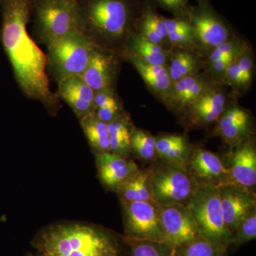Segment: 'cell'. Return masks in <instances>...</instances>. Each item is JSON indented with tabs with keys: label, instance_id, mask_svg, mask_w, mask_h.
<instances>
[{
	"label": "cell",
	"instance_id": "cell-20",
	"mask_svg": "<svg viewBox=\"0 0 256 256\" xmlns=\"http://www.w3.org/2000/svg\"><path fill=\"white\" fill-rule=\"evenodd\" d=\"M124 56L126 57L136 68L152 94L165 104L172 86L168 68L146 64L130 54H124Z\"/></svg>",
	"mask_w": 256,
	"mask_h": 256
},
{
	"label": "cell",
	"instance_id": "cell-9",
	"mask_svg": "<svg viewBox=\"0 0 256 256\" xmlns=\"http://www.w3.org/2000/svg\"><path fill=\"white\" fill-rule=\"evenodd\" d=\"M124 214V236L141 240L165 242L156 202H121Z\"/></svg>",
	"mask_w": 256,
	"mask_h": 256
},
{
	"label": "cell",
	"instance_id": "cell-10",
	"mask_svg": "<svg viewBox=\"0 0 256 256\" xmlns=\"http://www.w3.org/2000/svg\"><path fill=\"white\" fill-rule=\"evenodd\" d=\"M160 207V217L165 242L175 250L200 236L196 222L188 205L182 204Z\"/></svg>",
	"mask_w": 256,
	"mask_h": 256
},
{
	"label": "cell",
	"instance_id": "cell-5",
	"mask_svg": "<svg viewBox=\"0 0 256 256\" xmlns=\"http://www.w3.org/2000/svg\"><path fill=\"white\" fill-rule=\"evenodd\" d=\"M95 44L82 31L74 32L47 46V67L57 82L84 73Z\"/></svg>",
	"mask_w": 256,
	"mask_h": 256
},
{
	"label": "cell",
	"instance_id": "cell-35",
	"mask_svg": "<svg viewBox=\"0 0 256 256\" xmlns=\"http://www.w3.org/2000/svg\"><path fill=\"white\" fill-rule=\"evenodd\" d=\"M26 256H44L42 255V254H36V255H34V254H28V255H26Z\"/></svg>",
	"mask_w": 256,
	"mask_h": 256
},
{
	"label": "cell",
	"instance_id": "cell-11",
	"mask_svg": "<svg viewBox=\"0 0 256 256\" xmlns=\"http://www.w3.org/2000/svg\"><path fill=\"white\" fill-rule=\"evenodd\" d=\"M224 220L230 233L256 208L255 192L232 182L218 186Z\"/></svg>",
	"mask_w": 256,
	"mask_h": 256
},
{
	"label": "cell",
	"instance_id": "cell-7",
	"mask_svg": "<svg viewBox=\"0 0 256 256\" xmlns=\"http://www.w3.org/2000/svg\"><path fill=\"white\" fill-rule=\"evenodd\" d=\"M186 205L194 218L200 235L229 248L232 233L224 222L218 186L198 185Z\"/></svg>",
	"mask_w": 256,
	"mask_h": 256
},
{
	"label": "cell",
	"instance_id": "cell-1",
	"mask_svg": "<svg viewBox=\"0 0 256 256\" xmlns=\"http://www.w3.org/2000/svg\"><path fill=\"white\" fill-rule=\"evenodd\" d=\"M34 0H0V38L24 95L41 102L52 116L62 107L52 92L46 73L47 57L28 34Z\"/></svg>",
	"mask_w": 256,
	"mask_h": 256
},
{
	"label": "cell",
	"instance_id": "cell-23",
	"mask_svg": "<svg viewBox=\"0 0 256 256\" xmlns=\"http://www.w3.org/2000/svg\"><path fill=\"white\" fill-rule=\"evenodd\" d=\"M172 52V50H165L134 32L128 40L124 55L130 54L146 64L168 67Z\"/></svg>",
	"mask_w": 256,
	"mask_h": 256
},
{
	"label": "cell",
	"instance_id": "cell-6",
	"mask_svg": "<svg viewBox=\"0 0 256 256\" xmlns=\"http://www.w3.org/2000/svg\"><path fill=\"white\" fill-rule=\"evenodd\" d=\"M186 16L193 30L195 50L202 57H206L234 35L228 22L210 0H196V4L188 6Z\"/></svg>",
	"mask_w": 256,
	"mask_h": 256
},
{
	"label": "cell",
	"instance_id": "cell-15",
	"mask_svg": "<svg viewBox=\"0 0 256 256\" xmlns=\"http://www.w3.org/2000/svg\"><path fill=\"white\" fill-rule=\"evenodd\" d=\"M216 84L184 111L188 124L203 128L216 122L230 104L229 96Z\"/></svg>",
	"mask_w": 256,
	"mask_h": 256
},
{
	"label": "cell",
	"instance_id": "cell-30",
	"mask_svg": "<svg viewBox=\"0 0 256 256\" xmlns=\"http://www.w3.org/2000/svg\"><path fill=\"white\" fill-rule=\"evenodd\" d=\"M130 146L131 152L144 161H152L158 156L156 137L144 130L134 128L131 134Z\"/></svg>",
	"mask_w": 256,
	"mask_h": 256
},
{
	"label": "cell",
	"instance_id": "cell-27",
	"mask_svg": "<svg viewBox=\"0 0 256 256\" xmlns=\"http://www.w3.org/2000/svg\"><path fill=\"white\" fill-rule=\"evenodd\" d=\"M84 134L94 154L110 152L108 124L96 116L95 112L79 120Z\"/></svg>",
	"mask_w": 256,
	"mask_h": 256
},
{
	"label": "cell",
	"instance_id": "cell-28",
	"mask_svg": "<svg viewBox=\"0 0 256 256\" xmlns=\"http://www.w3.org/2000/svg\"><path fill=\"white\" fill-rule=\"evenodd\" d=\"M228 248L202 236H198L175 250V256H226Z\"/></svg>",
	"mask_w": 256,
	"mask_h": 256
},
{
	"label": "cell",
	"instance_id": "cell-19",
	"mask_svg": "<svg viewBox=\"0 0 256 256\" xmlns=\"http://www.w3.org/2000/svg\"><path fill=\"white\" fill-rule=\"evenodd\" d=\"M98 174L101 182L112 191L139 170L137 164L129 158L109 152L95 154Z\"/></svg>",
	"mask_w": 256,
	"mask_h": 256
},
{
	"label": "cell",
	"instance_id": "cell-17",
	"mask_svg": "<svg viewBox=\"0 0 256 256\" xmlns=\"http://www.w3.org/2000/svg\"><path fill=\"white\" fill-rule=\"evenodd\" d=\"M252 124L248 110L230 102L217 120L215 130L224 142L233 146L250 137Z\"/></svg>",
	"mask_w": 256,
	"mask_h": 256
},
{
	"label": "cell",
	"instance_id": "cell-29",
	"mask_svg": "<svg viewBox=\"0 0 256 256\" xmlns=\"http://www.w3.org/2000/svg\"><path fill=\"white\" fill-rule=\"evenodd\" d=\"M130 256H175V250L165 242L141 240L124 236Z\"/></svg>",
	"mask_w": 256,
	"mask_h": 256
},
{
	"label": "cell",
	"instance_id": "cell-31",
	"mask_svg": "<svg viewBox=\"0 0 256 256\" xmlns=\"http://www.w3.org/2000/svg\"><path fill=\"white\" fill-rule=\"evenodd\" d=\"M256 238V208L238 224L232 234L230 247L238 248Z\"/></svg>",
	"mask_w": 256,
	"mask_h": 256
},
{
	"label": "cell",
	"instance_id": "cell-18",
	"mask_svg": "<svg viewBox=\"0 0 256 256\" xmlns=\"http://www.w3.org/2000/svg\"><path fill=\"white\" fill-rule=\"evenodd\" d=\"M57 96L72 108L78 120L95 112V92L80 76L58 82Z\"/></svg>",
	"mask_w": 256,
	"mask_h": 256
},
{
	"label": "cell",
	"instance_id": "cell-34",
	"mask_svg": "<svg viewBox=\"0 0 256 256\" xmlns=\"http://www.w3.org/2000/svg\"><path fill=\"white\" fill-rule=\"evenodd\" d=\"M153 8H162L174 18L186 16L190 0H146Z\"/></svg>",
	"mask_w": 256,
	"mask_h": 256
},
{
	"label": "cell",
	"instance_id": "cell-4",
	"mask_svg": "<svg viewBox=\"0 0 256 256\" xmlns=\"http://www.w3.org/2000/svg\"><path fill=\"white\" fill-rule=\"evenodd\" d=\"M32 16L35 36L46 46L80 31L78 0H34Z\"/></svg>",
	"mask_w": 256,
	"mask_h": 256
},
{
	"label": "cell",
	"instance_id": "cell-3",
	"mask_svg": "<svg viewBox=\"0 0 256 256\" xmlns=\"http://www.w3.org/2000/svg\"><path fill=\"white\" fill-rule=\"evenodd\" d=\"M142 0H78L80 31L95 44L124 56Z\"/></svg>",
	"mask_w": 256,
	"mask_h": 256
},
{
	"label": "cell",
	"instance_id": "cell-33",
	"mask_svg": "<svg viewBox=\"0 0 256 256\" xmlns=\"http://www.w3.org/2000/svg\"><path fill=\"white\" fill-rule=\"evenodd\" d=\"M236 63L238 64L244 86L248 90L252 86L254 70V55L248 47L238 56Z\"/></svg>",
	"mask_w": 256,
	"mask_h": 256
},
{
	"label": "cell",
	"instance_id": "cell-21",
	"mask_svg": "<svg viewBox=\"0 0 256 256\" xmlns=\"http://www.w3.org/2000/svg\"><path fill=\"white\" fill-rule=\"evenodd\" d=\"M158 156L166 164L186 170L192 148L183 134H163L156 137Z\"/></svg>",
	"mask_w": 256,
	"mask_h": 256
},
{
	"label": "cell",
	"instance_id": "cell-12",
	"mask_svg": "<svg viewBox=\"0 0 256 256\" xmlns=\"http://www.w3.org/2000/svg\"><path fill=\"white\" fill-rule=\"evenodd\" d=\"M120 56H121L114 52L96 46L80 76L94 92L116 89L120 70Z\"/></svg>",
	"mask_w": 256,
	"mask_h": 256
},
{
	"label": "cell",
	"instance_id": "cell-14",
	"mask_svg": "<svg viewBox=\"0 0 256 256\" xmlns=\"http://www.w3.org/2000/svg\"><path fill=\"white\" fill-rule=\"evenodd\" d=\"M229 153L226 162L232 182L254 191L256 184V150L254 140L249 137Z\"/></svg>",
	"mask_w": 256,
	"mask_h": 256
},
{
	"label": "cell",
	"instance_id": "cell-32",
	"mask_svg": "<svg viewBox=\"0 0 256 256\" xmlns=\"http://www.w3.org/2000/svg\"><path fill=\"white\" fill-rule=\"evenodd\" d=\"M246 48V43L240 37L234 35L226 42L214 48L207 56L204 64L212 63L224 57L240 54Z\"/></svg>",
	"mask_w": 256,
	"mask_h": 256
},
{
	"label": "cell",
	"instance_id": "cell-8",
	"mask_svg": "<svg viewBox=\"0 0 256 256\" xmlns=\"http://www.w3.org/2000/svg\"><path fill=\"white\" fill-rule=\"evenodd\" d=\"M150 168L153 200L158 205L188 204L198 185L186 170L166 164Z\"/></svg>",
	"mask_w": 256,
	"mask_h": 256
},
{
	"label": "cell",
	"instance_id": "cell-22",
	"mask_svg": "<svg viewBox=\"0 0 256 256\" xmlns=\"http://www.w3.org/2000/svg\"><path fill=\"white\" fill-rule=\"evenodd\" d=\"M134 32L165 50H172L168 40L163 16L158 14L146 0L143 1Z\"/></svg>",
	"mask_w": 256,
	"mask_h": 256
},
{
	"label": "cell",
	"instance_id": "cell-13",
	"mask_svg": "<svg viewBox=\"0 0 256 256\" xmlns=\"http://www.w3.org/2000/svg\"><path fill=\"white\" fill-rule=\"evenodd\" d=\"M186 171L198 186L230 182V174L224 162L215 153L202 148L192 149Z\"/></svg>",
	"mask_w": 256,
	"mask_h": 256
},
{
	"label": "cell",
	"instance_id": "cell-2",
	"mask_svg": "<svg viewBox=\"0 0 256 256\" xmlns=\"http://www.w3.org/2000/svg\"><path fill=\"white\" fill-rule=\"evenodd\" d=\"M32 246L44 256H124L126 244L102 226L65 220L40 229Z\"/></svg>",
	"mask_w": 256,
	"mask_h": 256
},
{
	"label": "cell",
	"instance_id": "cell-16",
	"mask_svg": "<svg viewBox=\"0 0 256 256\" xmlns=\"http://www.w3.org/2000/svg\"><path fill=\"white\" fill-rule=\"evenodd\" d=\"M216 84L206 74L200 72L188 76L172 82L164 104L174 112H184Z\"/></svg>",
	"mask_w": 256,
	"mask_h": 256
},
{
	"label": "cell",
	"instance_id": "cell-25",
	"mask_svg": "<svg viewBox=\"0 0 256 256\" xmlns=\"http://www.w3.org/2000/svg\"><path fill=\"white\" fill-rule=\"evenodd\" d=\"M120 202H154L150 170H139L116 191Z\"/></svg>",
	"mask_w": 256,
	"mask_h": 256
},
{
	"label": "cell",
	"instance_id": "cell-24",
	"mask_svg": "<svg viewBox=\"0 0 256 256\" xmlns=\"http://www.w3.org/2000/svg\"><path fill=\"white\" fill-rule=\"evenodd\" d=\"M202 57L195 50L188 48L172 50L168 70L172 82L188 76L200 73L204 64Z\"/></svg>",
	"mask_w": 256,
	"mask_h": 256
},
{
	"label": "cell",
	"instance_id": "cell-26",
	"mask_svg": "<svg viewBox=\"0 0 256 256\" xmlns=\"http://www.w3.org/2000/svg\"><path fill=\"white\" fill-rule=\"evenodd\" d=\"M111 152L129 158L131 153V134L134 130L131 119L126 112L108 124Z\"/></svg>",
	"mask_w": 256,
	"mask_h": 256
}]
</instances>
